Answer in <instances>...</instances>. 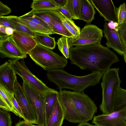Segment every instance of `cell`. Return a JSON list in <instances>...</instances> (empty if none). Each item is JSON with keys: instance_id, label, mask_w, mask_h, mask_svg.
<instances>
[{"instance_id": "39", "label": "cell", "mask_w": 126, "mask_h": 126, "mask_svg": "<svg viewBox=\"0 0 126 126\" xmlns=\"http://www.w3.org/2000/svg\"><path fill=\"white\" fill-rule=\"evenodd\" d=\"M15 126H39L34 125L32 124L27 122L24 120H21L20 119L15 125Z\"/></svg>"}, {"instance_id": "32", "label": "cell", "mask_w": 126, "mask_h": 126, "mask_svg": "<svg viewBox=\"0 0 126 126\" xmlns=\"http://www.w3.org/2000/svg\"><path fill=\"white\" fill-rule=\"evenodd\" d=\"M33 13L35 15L47 23L52 30L51 18L49 10L37 11L33 10Z\"/></svg>"}, {"instance_id": "38", "label": "cell", "mask_w": 126, "mask_h": 126, "mask_svg": "<svg viewBox=\"0 0 126 126\" xmlns=\"http://www.w3.org/2000/svg\"><path fill=\"white\" fill-rule=\"evenodd\" d=\"M0 108L8 111H12L6 102L1 96H0Z\"/></svg>"}, {"instance_id": "19", "label": "cell", "mask_w": 126, "mask_h": 126, "mask_svg": "<svg viewBox=\"0 0 126 126\" xmlns=\"http://www.w3.org/2000/svg\"><path fill=\"white\" fill-rule=\"evenodd\" d=\"M64 119L63 111L58 99L46 126H62Z\"/></svg>"}, {"instance_id": "6", "label": "cell", "mask_w": 126, "mask_h": 126, "mask_svg": "<svg viewBox=\"0 0 126 126\" xmlns=\"http://www.w3.org/2000/svg\"><path fill=\"white\" fill-rule=\"evenodd\" d=\"M22 86L25 94L37 117L38 124L46 126L44 96L31 87L26 81L23 79Z\"/></svg>"}, {"instance_id": "15", "label": "cell", "mask_w": 126, "mask_h": 126, "mask_svg": "<svg viewBox=\"0 0 126 126\" xmlns=\"http://www.w3.org/2000/svg\"><path fill=\"white\" fill-rule=\"evenodd\" d=\"M11 36L20 50L26 54H28L37 45L33 37L23 32L15 31Z\"/></svg>"}, {"instance_id": "5", "label": "cell", "mask_w": 126, "mask_h": 126, "mask_svg": "<svg viewBox=\"0 0 126 126\" xmlns=\"http://www.w3.org/2000/svg\"><path fill=\"white\" fill-rule=\"evenodd\" d=\"M28 54L36 64L47 71L63 69L68 62L63 56H60L52 50L39 45L37 44Z\"/></svg>"}, {"instance_id": "42", "label": "cell", "mask_w": 126, "mask_h": 126, "mask_svg": "<svg viewBox=\"0 0 126 126\" xmlns=\"http://www.w3.org/2000/svg\"><path fill=\"white\" fill-rule=\"evenodd\" d=\"M6 33L8 36H11L15 30L10 27H6L5 28Z\"/></svg>"}, {"instance_id": "12", "label": "cell", "mask_w": 126, "mask_h": 126, "mask_svg": "<svg viewBox=\"0 0 126 126\" xmlns=\"http://www.w3.org/2000/svg\"><path fill=\"white\" fill-rule=\"evenodd\" d=\"M103 32L106 39L107 47L112 48L122 56H123L125 48L123 44L119 33L115 28H111L109 23L104 24Z\"/></svg>"}, {"instance_id": "9", "label": "cell", "mask_w": 126, "mask_h": 126, "mask_svg": "<svg viewBox=\"0 0 126 126\" xmlns=\"http://www.w3.org/2000/svg\"><path fill=\"white\" fill-rule=\"evenodd\" d=\"M14 97L21 108L24 115V121L29 123L38 124L37 115L28 100L21 86L16 79L14 88Z\"/></svg>"}, {"instance_id": "4", "label": "cell", "mask_w": 126, "mask_h": 126, "mask_svg": "<svg viewBox=\"0 0 126 126\" xmlns=\"http://www.w3.org/2000/svg\"><path fill=\"white\" fill-rule=\"evenodd\" d=\"M119 68H110L103 73L101 83L102 101L99 107L103 114H108L114 111L115 93L120 87Z\"/></svg>"}, {"instance_id": "30", "label": "cell", "mask_w": 126, "mask_h": 126, "mask_svg": "<svg viewBox=\"0 0 126 126\" xmlns=\"http://www.w3.org/2000/svg\"><path fill=\"white\" fill-rule=\"evenodd\" d=\"M117 20V26L123 23L126 20V5L125 2L121 4L118 8H116Z\"/></svg>"}, {"instance_id": "27", "label": "cell", "mask_w": 126, "mask_h": 126, "mask_svg": "<svg viewBox=\"0 0 126 126\" xmlns=\"http://www.w3.org/2000/svg\"><path fill=\"white\" fill-rule=\"evenodd\" d=\"M69 40L68 37L62 36L58 39L56 43L59 49L67 59L69 58V49L71 47Z\"/></svg>"}, {"instance_id": "24", "label": "cell", "mask_w": 126, "mask_h": 126, "mask_svg": "<svg viewBox=\"0 0 126 126\" xmlns=\"http://www.w3.org/2000/svg\"><path fill=\"white\" fill-rule=\"evenodd\" d=\"M125 107H126V90L120 87L115 93L114 111L119 110Z\"/></svg>"}, {"instance_id": "1", "label": "cell", "mask_w": 126, "mask_h": 126, "mask_svg": "<svg viewBox=\"0 0 126 126\" xmlns=\"http://www.w3.org/2000/svg\"><path fill=\"white\" fill-rule=\"evenodd\" d=\"M69 58L72 64L82 70L103 73L120 61L114 52L101 44L71 47Z\"/></svg>"}, {"instance_id": "29", "label": "cell", "mask_w": 126, "mask_h": 126, "mask_svg": "<svg viewBox=\"0 0 126 126\" xmlns=\"http://www.w3.org/2000/svg\"><path fill=\"white\" fill-rule=\"evenodd\" d=\"M20 16L42 26L52 31L50 27L47 23L34 14L33 10H32L30 12Z\"/></svg>"}, {"instance_id": "21", "label": "cell", "mask_w": 126, "mask_h": 126, "mask_svg": "<svg viewBox=\"0 0 126 126\" xmlns=\"http://www.w3.org/2000/svg\"><path fill=\"white\" fill-rule=\"evenodd\" d=\"M56 11L63 24L67 30L74 37L80 34L81 30L80 28L77 26L72 20H70L62 13Z\"/></svg>"}, {"instance_id": "11", "label": "cell", "mask_w": 126, "mask_h": 126, "mask_svg": "<svg viewBox=\"0 0 126 126\" xmlns=\"http://www.w3.org/2000/svg\"><path fill=\"white\" fill-rule=\"evenodd\" d=\"M0 53L2 58L19 60L27 56V54L23 52L15 44L11 36L0 39Z\"/></svg>"}, {"instance_id": "10", "label": "cell", "mask_w": 126, "mask_h": 126, "mask_svg": "<svg viewBox=\"0 0 126 126\" xmlns=\"http://www.w3.org/2000/svg\"><path fill=\"white\" fill-rule=\"evenodd\" d=\"M92 123L96 126H126V107L109 114L94 116Z\"/></svg>"}, {"instance_id": "17", "label": "cell", "mask_w": 126, "mask_h": 126, "mask_svg": "<svg viewBox=\"0 0 126 126\" xmlns=\"http://www.w3.org/2000/svg\"><path fill=\"white\" fill-rule=\"evenodd\" d=\"M51 18L53 34H57L66 36L69 38L74 37L63 24L55 10H49Z\"/></svg>"}, {"instance_id": "3", "label": "cell", "mask_w": 126, "mask_h": 126, "mask_svg": "<svg viewBox=\"0 0 126 126\" xmlns=\"http://www.w3.org/2000/svg\"><path fill=\"white\" fill-rule=\"evenodd\" d=\"M103 73L95 71L87 75L78 76L71 75L63 69H59L47 71L46 75L48 79L56 85L59 90L66 89L83 92L89 87L98 84Z\"/></svg>"}, {"instance_id": "41", "label": "cell", "mask_w": 126, "mask_h": 126, "mask_svg": "<svg viewBox=\"0 0 126 126\" xmlns=\"http://www.w3.org/2000/svg\"><path fill=\"white\" fill-rule=\"evenodd\" d=\"M6 27L0 25V39L6 37L8 36L5 33V28Z\"/></svg>"}, {"instance_id": "20", "label": "cell", "mask_w": 126, "mask_h": 126, "mask_svg": "<svg viewBox=\"0 0 126 126\" xmlns=\"http://www.w3.org/2000/svg\"><path fill=\"white\" fill-rule=\"evenodd\" d=\"M49 35L42 33L35 32L34 38L37 45L52 50L55 48L56 43L55 38L51 37Z\"/></svg>"}, {"instance_id": "31", "label": "cell", "mask_w": 126, "mask_h": 126, "mask_svg": "<svg viewBox=\"0 0 126 126\" xmlns=\"http://www.w3.org/2000/svg\"><path fill=\"white\" fill-rule=\"evenodd\" d=\"M11 114L8 111L0 109V126H12Z\"/></svg>"}, {"instance_id": "14", "label": "cell", "mask_w": 126, "mask_h": 126, "mask_svg": "<svg viewBox=\"0 0 126 126\" xmlns=\"http://www.w3.org/2000/svg\"><path fill=\"white\" fill-rule=\"evenodd\" d=\"M16 74L10 63L6 62L0 66V84L11 93L14 94Z\"/></svg>"}, {"instance_id": "13", "label": "cell", "mask_w": 126, "mask_h": 126, "mask_svg": "<svg viewBox=\"0 0 126 126\" xmlns=\"http://www.w3.org/2000/svg\"><path fill=\"white\" fill-rule=\"evenodd\" d=\"M90 1L106 21L117 23L116 8L111 0H90Z\"/></svg>"}, {"instance_id": "43", "label": "cell", "mask_w": 126, "mask_h": 126, "mask_svg": "<svg viewBox=\"0 0 126 126\" xmlns=\"http://www.w3.org/2000/svg\"><path fill=\"white\" fill-rule=\"evenodd\" d=\"M77 126H96L95 125H93L87 122L79 123Z\"/></svg>"}, {"instance_id": "34", "label": "cell", "mask_w": 126, "mask_h": 126, "mask_svg": "<svg viewBox=\"0 0 126 126\" xmlns=\"http://www.w3.org/2000/svg\"><path fill=\"white\" fill-rule=\"evenodd\" d=\"M10 96L13 106L18 113V116L20 118L23 119L24 120L25 119L24 115L21 108L19 106L14 97V94H11Z\"/></svg>"}, {"instance_id": "33", "label": "cell", "mask_w": 126, "mask_h": 126, "mask_svg": "<svg viewBox=\"0 0 126 126\" xmlns=\"http://www.w3.org/2000/svg\"><path fill=\"white\" fill-rule=\"evenodd\" d=\"M119 35L121 40L126 48V20L123 23L115 27Z\"/></svg>"}, {"instance_id": "35", "label": "cell", "mask_w": 126, "mask_h": 126, "mask_svg": "<svg viewBox=\"0 0 126 126\" xmlns=\"http://www.w3.org/2000/svg\"><path fill=\"white\" fill-rule=\"evenodd\" d=\"M11 12V10L7 6L0 1V17L8 15Z\"/></svg>"}, {"instance_id": "26", "label": "cell", "mask_w": 126, "mask_h": 126, "mask_svg": "<svg viewBox=\"0 0 126 126\" xmlns=\"http://www.w3.org/2000/svg\"><path fill=\"white\" fill-rule=\"evenodd\" d=\"M80 0H67L64 6L71 16L72 19H79Z\"/></svg>"}, {"instance_id": "44", "label": "cell", "mask_w": 126, "mask_h": 126, "mask_svg": "<svg viewBox=\"0 0 126 126\" xmlns=\"http://www.w3.org/2000/svg\"><path fill=\"white\" fill-rule=\"evenodd\" d=\"M125 63H126V48H125V50L123 56Z\"/></svg>"}, {"instance_id": "8", "label": "cell", "mask_w": 126, "mask_h": 126, "mask_svg": "<svg viewBox=\"0 0 126 126\" xmlns=\"http://www.w3.org/2000/svg\"><path fill=\"white\" fill-rule=\"evenodd\" d=\"M103 31L96 25L88 24L81 30L78 36L69 38L71 47L100 44L103 37Z\"/></svg>"}, {"instance_id": "16", "label": "cell", "mask_w": 126, "mask_h": 126, "mask_svg": "<svg viewBox=\"0 0 126 126\" xmlns=\"http://www.w3.org/2000/svg\"><path fill=\"white\" fill-rule=\"evenodd\" d=\"M96 13L94 7L89 0H80L79 19L90 23L94 19Z\"/></svg>"}, {"instance_id": "22", "label": "cell", "mask_w": 126, "mask_h": 126, "mask_svg": "<svg viewBox=\"0 0 126 126\" xmlns=\"http://www.w3.org/2000/svg\"><path fill=\"white\" fill-rule=\"evenodd\" d=\"M19 21L28 27L30 30L34 32H38L51 35L53 34L52 31L32 21L18 17Z\"/></svg>"}, {"instance_id": "23", "label": "cell", "mask_w": 126, "mask_h": 126, "mask_svg": "<svg viewBox=\"0 0 126 126\" xmlns=\"http://www.w3.org/2000/svg\"><path fill=\"white\" fill-rule=\"evenodd\" d=\"M31 7L37 11L54 10L58 7L52 0H33Z\"/></svg>"}, {"instance_id": "28", "label": "cell", "mask_w": 126, "mask_h": 126, "mask_svg": "<svg viewBox=\"0 0 126 126\" xmlns=\"http://www.w3.org/2000/svg\"><path fill=\"white\" fill-rule=\"evenodd\" d=\"M10 92L1 84H0V96L6 102L12 110V112L18 116L17 112L14 108L11 97Z\"/></svg>"}, {"instance_id": "25", "label": "cell", "mask_w": 126, "mask_h": 126, "mask_svg": "<svg viewBox=\"0 0 126 126\" xmlns=\"http://www.w3.org/2000/svg\"><path fill=\"white\" fill-rule=\"evenodd\" d=\"M7 17L9 21L14 27L16 31L25 33L34 37L35 32L31 31L20 22L18 20L17 16L11 15L7 16Z\"/></svg>"}, {"instance_id": "40", "label": "cell", "mask_w": 126, "mask_h": 126, "mask_svg": "<svg viewBox=\"0 0 126 126\" xmlns=\"http://www.w3.org/2000/svg\"><path fill=\"white\" fill-rule=\"evenodd\" d=\"M57 7H64L65 5L67 0H52Z\"/></svg>"}, {"instance_id": "36", "label": "cell", "mask_w": 126, "mask_h": 126, "mask_svg": "<svg viewBox=\"0 0 126 126\" xmlns=\"http://www.w3.org/2000/svg\"><path fill=\"white\" fill-rule=\"evenodd\" d=\"M0 25L5 27H10L15 30L13 25L9 21L7 16H4L0 17Z\"/></svg>"}, {"instance_id": "37", "label": "cell", "mask_w": 126, "mask_h": 126, "mask_svg": "<svg viewBox=\"0 0 126 126\" xmlns=\"http://www.w3.org/2000/svg\"><path fill=\"white\" fill-rule=\"evenodd\" d=\"M57 11L62 14L65 16L72 20V18L68 12L65 7H58L55 9Z\"/></svg>"}, {"instance_id": "18", "label": "cell", "mask_w": 126, "mask_h": 126, "mask_svg": "<svg viewBox=\"0 0 126 126\" xmlns=\"http://www.w3.org/2000/svg\"><path fill=\"white\" fill-rule=\"evenodd\" d=\"M59 93V92L56 90L51 88L44 94L46 126L55 104L58 99Z\"/></svg>"}, {"instance_id": "2", "label": "cell", "mask_w": 126, "mask_h": 126, "mask_svg": "<svg viewBox=\"0 0 126 126\" xmlns=\"http://www.w3.org/2000/svg\"><path fill=\"white\" fill-rule=\"evenodd\" d=\"M58 99L64 119L72 123L87 122L97 111L93 101L84 92L60 90Z\"/></svg>"}, {"instance_id": "7", "label": "cell", "mask_w": 126, "mask_h": 126, "mask_svg": "<svg viewBox=\"0 0 126 126\" xmlns=\"http://www.w3.org/2000/svg\"><path fill=\"white\" fill-rule=\"evenodd\" d=\"M8 62L10 63L16 74L40 93L44 94L51 89L32 73L27 67L23 59L19 61V60L10 59Z\"/></svg>"}]
</instances>
